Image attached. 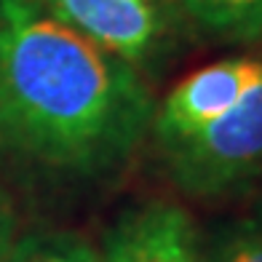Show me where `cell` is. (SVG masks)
<instances>
[{"mask_svg": "<svg viewBox=\"0 0 262 262\" xmlns=\"http://www.w3.org/2000/svg\"><path fill=\"white\" fill-rule=\"evenodd\" d=\"M0 262H102L99 246L78 233H32L14 241Z\"/></svg>", "mask_w": 262, "mask_h": 262, "instance_id": "7", "label": "cell"}, {"mask_svg": "<svg viewBox=\"0 0 262 262\" xmlns=\"http://www.w3.org/2000/svg\"><path fill=\"white\" fill-rule=\"evenodd\" d=\"M201 262H262V211L222 225L201 241Z\"/></svg>", "mask_w": 262, "mask_h": 262, "instance_id": "8", "label": "cell"}, {"mask_svg": "<svg viewBox=\"0 0 262 262\" xmlns=\"http://www.w3.org/2000/svg\"><path fill=\"white\" fill-rule=\"evenodd\" d=\"M262 75V59L228 56L195 70L156 104L150 134L158 147L174 145L222 118Z\"/></svg>", "mask_w": 262, "mask_h": 262, "instance_id": "4", "label": "cell"}, {"mask_svg": "<svg viewBox=\"0 0 262 262\" xmlns=\"http://www.w3.org/2000/svg\"><path fill=\"white\" fill-rule=\"evenodd\" d=\"M56 19L147 75L180 30L169 0H40Z\"/></svg>", "mask_w": 262, "mask_h": 262, "instance_id": "3", "label": "cell"}, {"mask_svg": "<svg viewBox=\"0 0 262 262\" xmlns=\"http://www.w3.org/2000/svg\"><path fill=\"white\" fill-rule=\"evenodd\" d=\"M180 25L222 43H246L262 35V0H169Z\"/></svg>", "mask_w": 262, "mask_h": 262, "instance_id": "6", "label": "cell"}, {"mask_svg": "<svg viewBox=\"0 0 262 262\" xmlns=\"http://www.w3.org/2000/svg\"><path fill=\"white\" fill-rule=\"evenodd\" d=\"M152 115L137 67L40 0H0V152L83 180L110 177L150 137Z\"/></svg>", "mask_w": 262, "mask_h": 262, "instance_id": "1", "label": "cell"}, {"mask_svg": "<svg viewBox=\"0 0 262 262\" xmlns=\"http://www.w3.org/2000/svg\"><path fill=\"white\" fill-rule=\"evenodd\" d=\"M14 241H16V214H14V206H11L8 195L0 187V259L8 254Z\"/></svg>", "mask_w": 262, "mask_h": 262, "instance_id": "9", "label": "cell"}, {"mask_svg": "<svg viewBox=\"0 0 262 262\" xmlns=\"http://www.w3.org/2000/svg\"><path fill=\"white\" fill-rule=\"evenodd\" d=\"M102 262H201V238L190 214L163 198L128 206L107 228Z\"/></svg>", "mask_w": 262, "mask_h": 262, "instance_id": "5", "label": "cell"}, {"mask_svg": "<svg viewBox=\"0 0 262 262\" xmlns=\"http://www.w3.org/2000/svg\"><path fill=\"white\" fill-rule=\"evenodd\" d=\"M171 182L190 198H222L262 177V75L222 118L161 147Z\"/></svg>", "mask_w": 262, "mask_h": 262, "instance_id": "2", "label": "cell"}]
</instances>
